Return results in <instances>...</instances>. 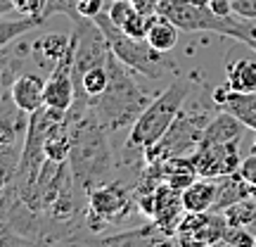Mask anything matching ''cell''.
<instances>
[{
    "label": "cell",
    "instance_id": "6da1fadb",
    "mask_svg": "<svg viewBox=\"0 0 256 247\" xmlns=\"http://www.w3.org/2000/svg\"><path fill=\"white\" fill-rule=\"evenodd\" d=\"M76 110L69 124V162H72L74 176L86 185L100 183L110 174L112 157L110 143H107V128L102 126L90 107H72Z\"/></svg>",
    "mask_w": 256,
    "mask_h": 247
},
{
    "label": "cell",
    "instance_id": "7a4b0ae2",
    "mask_svg": "<svg viewBox=\"0 0 256 247\" xmlns=\"http://www.w3.org/2000/svg\"><path fill=\"white\" fill-rule=\"evenodd\" d=\"M107 72H110V83H107V91L102 93L100 98L90 100L92 114L98 117L102 126L107 131H119V128L133 126L136 119L145 112V107L150 105L147 93H142L138 88L136 79L130 76V69L126 64H121L116 57L107 55Z\"/></svg>",
    "mask_w": 256,
    "mask_h": 247
},
{
    "label": "cell",
    "instance_id": "3957f363",
    "mask_svg": "<svg viewBox=\"0 0 256 247\" xmlns=\"http://www.w3.org/2000/svg\"><path fill=\"white\" fill-rule=\"evenodd\" d=\"M192 93V81L188 76H176L174 81L164 88V93H159L154 100L145 107V112L136 119V124L130 126V136H128L126 145L140 147V150H150L156 145L162 136H164L168 126L176 121V117L180 114L185 100Z\"/></svg>",
    "mask_w": 256,
    "mask_h": 247
},
{
    "label": "cell",
    "instance_id": "277c9868",
    "mask_svg": "<svg viewBox=\"0 0 256 247\" xmlns=\"http://www.w3.org/2000/svg\"><path fill=\"white\" fill-rule=\"evenodd\" d=\"M95 24L100 27V31L107 38L112 55L116 57L121 64H126L130 72L142 74L147 79H164L168 74H178L174 60H168L166 53H159L147 43V38H133L124 34L119 27L112 24V19L107 12H100L95 17Z\"/></svg>",
    "mask_w": 256,
    "mask_h": 247
},
{
    "label": "cell",
    "instance_id": "5b68a950",
    "mask_svg": "<svg viewBox=\"0 0 256 247\" xmlns=\"http://www.w3.org/2000/svg\"><path fill=\"white\" fill-rule=\"evenodd\" d=\"M209 121V112L180 110V114L176 117V121L162 136V140L145 152L147 162H159V159H168V157H190L200 147L204 128H206Z\"/></svg>",
    "mask_w": 256,
    "mask_h": 247
},
{
    "label": "cell",
    "instance_id": "8992f818",
    "mask_svg": "<svg viewBox=\"0 0 256 247\" xmlns=\"http://www.w3.org/2000/svg\"><path fill=\"white\" fill-rule=\"evenodd\" d=\"M159 15L174 22L180 31H188V34L209 31V34H218L226 38H230L235 22H238V15L218 17L216 12H211L209 5H200L192 0H162Z\"/></svg>",
    "mask_w": 256,
    "mask_h": 247
},
{
    "label": "cell",
    "instance_id": "52a82bcc",
    "mask_svg": "<svg viewBox=\"0 0 256 247\" xmlns=\"http://www.w3.org/2000/svg\"><path fill=\"white\" fill-rule=\"evenodd\" d=\"M226 226L228 221L223 216V211H200V214L188 211L176 235H178L180 247H209L223 240Z\"/></svg>",
    "mask_w": 256,
    "mask_h": 247
},
{
    "label": "cell",
    "instance_id": "ba28073f",
    "mask_svg": "<svg viewBox=\"0 0 256 247\" xmlns=\"http://www.w3.org/2000/svg\"><path fill=\"white\" fill-rule=\"evenodd\" d=\"M74 36H69V46L64 55L52 64L50 79L46 81V107L57 112H69L76 102V83H74Z\"/></svg>",
    "mask_w": 256,
    "mask_h": 247
},
{
    "label": "cell",
    "instance_id": "9c48e42d",
    "mask_svg": "<svg viewBox=\"0 0 256 247\" xmlns=\"http://www.w3.org/2000/svg\"><path fill=\"white\" fill-rule=\"evenodd\" d=\"M192 164L202 178H220V176L238 174L242 157H240V140L223 143V145L197 147L192 152Z\"/></svg>",
    "mask_w": 256,
    "mask_h": 247
},
{
    "label": "cell",
    "instance_id": "30bf717a",
    "mask_svg": "<svg viewBox=\"0 0 256 247\" xmlns=\"http://www.w3.org/2000/svg\"><path fill=\"white\" fill-rule=\"evenodd\" d=\"M183 197L180 190H174L171 185L159 183L154 188V223L164 233H176L183 221Z\"/></svg>",
    "mask_w": 256,
    "mask_h": 247
},
{
    "label": "cell",
    "instance_id": "8fae6325",
    "mask_svg": "<svg viewBox=\"0 0 256 247\" xmlns=\"http://www.w3.org/2000/svg\"><path fill=\"white\" fill-rule=\"evenodd\" d=\"M128 209V190L119 183L100 185L90 190V214L100 219H121Z\"/></svg>",
    "mask_w": 256,
    "mask_h": 247
},
{
    "label": "cell",
    "instance_id": "7c38bea8",
    "mask_svg": "<svg viewBox=\"0 0 256 247\" xmlns=\"http://www.w3.org/2000/svg\"><path fill=\"white\" fill-rule=\"evenodd\" d=\"M10 98L19 112L34 114L46 105V81L38 74H22L10 88Z\"/></svg>",
    "mask_w": 256,
    "mask_h": 247
},
{
    "label": "cell",
    "instance_id": "4fadbf2b",
    "mask_svg": "<svg viewBox=\"0 0 256 247\" xmlns=\"http://www.w3.org/2000/svg\"><path fill=\"white\" fill-rule=\"evenodd\" d=\"M244 124L232 117L228 112L218 110L211 121L204 128V136H202L200 147H209V145H223V143H235V140H242V133H244Z\"/></svg>",
    "mask_w": 256,
    "mask_h": 247
},
{
    "label": "cell",
    "instance_id": "5bb4252c",
    "mask_svg": "<svg viewBox=\"0 0 256 247\" xmlns=\"http://www.w3.org/2000/svg\"><path fill=\"white\" fill-rule=\"evenodd\" d=\"M216 195H218V178H202V176L180 192L185 211H192V214L211 211L216 204Z\"/></svg>",
    "mask_w": 256,
    "mask_h": 247
},
{
    "label": "cell",
    "instance_id": "9a60e30c",
    "mask_svg": "<svg viewBox=\"0 0 256 247\" xmlns=\"http://www.w3.org/2000/svg\"><path fill=\"white\" fill-rule=\"evenodd\" d=\"M226 83L235 93H256V60L242 57L226 67Z\"/></svg>",
    "mask_w": 256,
    "mask_h": 247
},
{
    "label": "cell",
    "instance_id": "2e32d148",
    "mask_svg": "<svg viewBox=\"0 0 256 247\" xmlns=\"http://www.w3.org/2000/svg\"><path fill=\"white\" fill-rule=\"evenodd\" d=\"M218 110L228 112L232 117H238L242 124L252 131H256V93H235L230 91L226 102Z\"/></svg>",
    "mask_w": 256,
    "mask_h": 247
},
{
    "label": "cell",
    "instance_id": "e0dca14e",
    "mask_svg": "<svg viewBox=\"0 0 256 247\" xmlns=\"http://www.w3.org/2000/svg\"><path fill=\"white\" fill-rule=\"evenodd\" d=\"M178 34H180V29L176 27L174 22H168V19L162 17V15H154L145 38L154 50L168 53V50H174V48L178 46Z\"/></svg>",
    "mask_w": 256,
    "mask_h": 247
},
{
    "label": "cell",
    "instance_id": "ac0fdd59",
    "mask_svg": "<svg viewBox=\"0 0 256 247\" xmlns=\"http://www.w3.org/2000/svg\"><path fill=\"white\" fill-rule=\"evenodd\" d=\"M46 22L40 17H19V19H2L0 17V50L10 46L12 41L22 38L24 34L34 31V29L43 27Z\"/></svg>",
    "mask_w": 256,
    "mask_h": 247
},
{
    "label": "cell",
    "instance_id": "d6986e66",
    "mask_svg": "<svg viewBox=\"0 0 256 247\" xmlns=\"http://www.w3.org/2000/svg\"><path fill=\"white\" fill-rule=\"evenodd\" d=\"M152 228V226H150ZM142 228V230H130V233H124V235H116L104 242V247H152L156 242L152 230Z\"/></svg>",
    "mask_w": 256,
    "mask_h": 247
},
{
    "label": "cell",
    "instance_id": "ffe728a7",
    "mask_svg": "<svg viewBox=\"0 0 256 247\" xmlns=\"http://www.w3.org/2000/svg\"><path fill=\"white\" fill-rule=\"evenodd\" d=\"M230 38H235V41H240V43H244V46H247L249 50L256 55V22L238 17V22H235V29H232Z\"/></svg>",
    "mask_w": 256,
    "mask_h": 247
},
{
    "label": "cell",
    "instance_id": "44dd1931",
    "mask_svg": "<svg viewBox=\"0 0 256 247\" xmlns=\"http://www.w3.org/2000/svg\"><path fill=\"white\" fill-rule=\"evenodd\" d=\"M223 240H226L230 247H254L256 233L244 228V226H226Z\"/></svg>",
    "mask_w": 256,
    "mask_h": 247
},
{
    "label": "cell",
    "instance_id": "7402d4cb",
    "mask_svg": "<svg viewBox=\"0 0 256 247\" xmlns=\"http://www.w3.org/2000/svg\"><path fill=\"white\" fill-rule=\"evenodd\" d=\"M66 46H69V36H60V34L46 36L40 43H38V48H43L46 57H52V62H57V60L64 55Z\"/></svg>",
    "mask_w": 256,
    "mask_h": 247
},
{
    "label": "cell",
    "instance_id": "603a6c76",
    "mask_svg": "<svg viewBox=\"0 0 256 247\" xmlns=\"http://www.w3.org/2000/svg\"><path fill=\"white\" fill-rule=\"evenodd\" d=\"M152 17H154V15H152ZM152 17H145V15H140V12H133L130 19L121 27V31L133 38H145L147 31H150V24H152Z\"/></svg>",
    "mask_w": 256,
    "mask_h": 247
},
{
    "label": "cell",
    "instance_id": "cb8c5ba5",
    "mask_svg": "<svg viewBox=\"0 0 256 247\" xmlns=\"http://www.w3.org/2000/svg\"><path fill=\"white\" fill-rule=\"evenodd\" d=\"M55 15H66V17H78L76 15V0H48L43 10V22H48Z\"/></svg>",
    "mask_w": 256,
    "mask_h": 247
},
{
    "label": "cell",
    "instance_id": "d4e9b609",
    "mask_svg": "<svg viewBox=\"0 0 256 247\" xmlns=\"http://www.w3.org/2000/svg\"><path fill=\"white\" fill-rule=\"evenodd\" d=\"M48 0H14V10L22 17H40L43 19V10H46Z\"/></svg>",
    "mask_w": 256,
    "mask_h": 247
},
{
    "label": "cell",
    "instance_id": "484cf974",
    "mask_svg": "<svg viewBox=\"0 0 256 247\" xmlns=\"http://www.w3.org/2000/svg\"><path fill=\"white\" fill-rule=\"evenodd\" d=\"M104 12V0H76V15L83 19H95Z\"/></svg>",
    "mask_w": 256,
    "mask_h": 247
},
{
    "label": "cell",
    "instance_id": "4316f807",
    "mask_svg": "<svg viewBox=\"0 0 256 247\" xmlns=\"http://www.w3.org/2000/svg\"><path fill=\"white\" fill-rule=\"evenodd\" d=\"M238 174L242 176V181H244V183H249L252 188H254V185H256V152L242 159V164H240V169H238Z\"/></svg>",
    "mask_w": 256,
    "mask_h": 247
},
{
    "label": "cell",
    "instance_id": "83f0119b",
    "mask_svg": "<svg viewBox=\"0 0 256 247\" xmlns=\"http://www.w3.org/2000/svg\"><path fill=\"white\" fill-rule=\"evenodd\" d=\"M230 3H232V15L256 22V0H230Z\"/></svg>",
    "mask_w": 256,
    "mask_h": 247
},
{
    "label": "cell",
    "instance_id": "f1b7e54d",
    "mask_svg": "<svg viewBox=\"0 0 256 247\" xmlns=\"http://www.w3.org/2000/svg\"><path fill=\"white\" fill-rule=\"evenodd\" d=\"M136 12L145 15V17H152V15H159V8H162V0H128Z\"/></svg>",
    "mask_w": 256,
    "mask_h": 247
},
{
    "label": "cell",
    "instance_id": "f546056e",
    "mask_svg": "<svg viewBox=\"0 0 256 247\" xmlns=\"http://www.w3.org/2000/svg\"><path fill=\"white\" fill-rule=\"evenodd\" d=\"M209 8L218 17H230L232 15V3L230 0H209Z\"/></svg>",
    "mask_w": 256,
    "mask_h": 247
},
{
    "label": "cell",
    "instance_id": "4dcf8cb0",
    "mask_svg": "<svg viewBox=\"0 0 256 247\" xmlns=\"http://www.w3.org/2000/svg\"><path fill=\"white\" fill-rule=\"evenodd\" d=\"M12 12H17V10H14V0H0V17L12 15Z\"/></svg>",
    "mask_w": 256,
    "mask_h": 247
},
{
    "label": "cell",
    "instance_id": "1f68e13d",
    "mask_svg": "<svg viewBox=\"0 0 256 247\" xmlns=\"http://www.w3.org/2000/svg\"><path fill=\"white\" fill-rule=\"evenodd\" d=\"M152 247H176L174 245V242H171V240H156V242H154V245H152Z\"/></svg>",
    "mask_w": 256,
    "mask_h": 247
},
{
    "label": "cell",
    "instance_id": "d6a6232c",
    "mask_svg": "<svg viewBox=\"0 0 256 247\" xmlns=\"http://www.w3.org/2000/svg\"><path fill=\"white\" fill-rule=\"evenodd\" d=\"M254 152H256V136H254Z\"/></svg>",
    "mask_w": 256,
    "mask_h": 247
},
{
    "label": "cell",
    "instance_id": "836d02e7",
    "mask_svg": "<svg viewBox=\"0 0 256 247\" xmlns=\"http://www.w3.org/2000/svg\"><path fill=\"white\" fill-rule=\"evenodd\" d=\"M254 247H256V240H254Z\"/></svg>",
    "mask_w": 256,
    "mask_h": 247
}]
</instances>
